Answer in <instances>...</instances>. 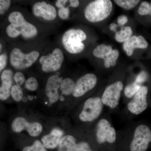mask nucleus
Wrapping results in <instances>:
<instances>
[{
    "instance_id": "nucleus-39",
    "label": "nucleus",
    "mask_w": 151,
    "mask_h": 151,
    "mask_svg": "<svg viewBox=\"0 0 151 151\" xmlns=\"http://www.w3.org/2000/svg\"><path fill=\"white\" fill-rule=\"evenodd\" d=\"M1 47H2V45H1Z\"/></svg>"
},
{
    "instance_id": "nucleus-11",
    "label": "nucleus",
    "mask_w": 151,
    "mask_h": 151,
    "mask_svg": "<svg viewBox=\"0 0 151 151\" xmlns=\"http://www.w3.org/2000/svg\"><path fill=\"white\" fill-rule=\"evenodd\" d=\"M148 87L143 85L127 105V108L130 113L134 115H140L148 107Z\"/></svg>"
},
{
    "instance_id": "nucleus-7",
    "label": "nucleus",
    "mask_w": 151,
    "mask_h": 151,
    "mask_svg": "<svg viewBox=\"0 0 151 151\" xmlns=\"http://www.w3.org/2000/svg\"><path fill=\"white\" fill-rule=\"evenodd\" d=\"M39 55V52L36 50L25 54L19 49L14 48L10 54V62L12 66L15 69H25L31 66Z\"/></svg>"
},
{
    "instance_id": "nucleus-33",
    "label": "nucleus",
    "mask_w": 151,
    "mask_h": 151,
    "mask_svg": "<svg viewBox=\"0 0 151 151\" xmlns=\"http://www.w3.org/2000/svg\"><path fill=\"white\" fill-rule=\"evenodd\" d=\"M7 62V55L5 53H3L0 55V71L1 72L4 69Z\"/></svg>"
},
{
    "instance_id": "nucleus-27",
    "label": "nucleus",
    "mask_w": 151,
    "mask_h": 151,
    "mask_svg": "<svg viewBox=\"0 0 151 151\" xmlns=\"http://www.w3.org/2000/svg\"><path fill=\"white\" fill-rule=\"evenodd\" d=\"M38 86V82L35 77H29L25 83V88L30 91H35L37 89Z\"/></svg>"
},
{
    "instance_id": "nucleus-16",
    "label": "nucleus",
    "mask_w": 151,
    "mask_h": 151,
    "mask_svg": "<svg viewBox=\"0 0 151 151\" xmlns=\"http://www.w3.org/2000/svg\"><path fill=\"white\" fill-rule=\"evenodd\" d=\"M14 76L13 72L11 69H5L2 72L0 86V99L1 101H5L11 96Z\"/></svg>"
},
{
    "instance_id": "nucleus-22",
    "label": "nucleus",
    "mask_w": 151,
    "mask_h": 151,
    "mask_svg": "<svg viewBox=\"0 0 151 151\" xmlns=\"http://www.w3.org/2000/svg\"><path fill=\"white\" fill-rule=\"evenodd\" d=\"M142 86L135 81L129 84L124 88V93L125 96L128 99L133 98Z\"/></svg>"
},
{
    "instance_id": "nucleus-23",
    "label": "nucleus",
    "mask_w": 151,
    "mask_h": 151,
    "mask_svg": "<svg viewBox=\"0 0 151 151\" xmlns=\"http://www.w3.org/2000/svg\"><path fill=\"white\" fill-rule=\"evenodd\" d=\"M119 52L117 50L113 49L111 54L106 58L103 59L105 67L109 68L111 66L116 65V60L119 58Z\"/></svg>"
},
{
    "instance_id": "nucleus-31",
    "label": "nucleus",
    "mask_w": 151,
    "mask_h": 151,
    "mask_svg": "<svg viewBox=\"0 0 151 151\" xmlns=\"http://www.w3.org/2000/svg\"><path fill=\"white\" fill-rule=\"evenodd\" d=\"M148 78V74L145 71H141L136 77L135 81L138 84L142 85L143 83L147 81Z\"/></svg>"
},
{
    "instance_id": "nucleus-8",
    "label": "nucleus",
    "mask_w": 151,
    "mask_h": 151,
    "mask_svg": "<svg viewBox=\"0 0 151 151\" xmlns=\"http://www.w3.org/2000/svg\"><path fill=\"white\" fill-rule=\"evenodd\" d=\"M124 84L121 81H117L109 84L106 87L101 96V100L104 106L111 110H115L118 107Z\"/></svg>"
},
{
    "instance_id": "nucleus-38",
    "label": "nucleus",
    "mask_w": 151,
    "mask_h": 151,
    "mask_svg": "<svg viewBox=\"0 0 151 151\" xmlns=\"http://www.w3.org/2000/svg\"><path fill=\"white\" fill-rule=\"evenodd\" d=\"M150 15H151V4H150Z\"/></svg>"
},
{
    "instance_id": "nucleus-6",
    "label": "nucleus",
    "mask_w": 151,
    "mask_h": 151,
    "mask_svg": "<svg viewBox=\"0 0 151 151\" xmlns=\"http://www.w3.org/2000/svg\"><path fill=\"white\" fill-rule=\"evenodd\" d=\"M151 145V127L141 124L135 128L130 143L131 151H147Z\"/></svg>"
},
{
    "instance_id": "nucleus-2",
    "label": "nucleus",
    "mask_w": 151,
    "mask_h": 151,
    "mask_svg": "<svg viewBox=\"0 0 151 151\" xmlns=\"http://www.w3.org/2000/svg\"><path fill=\"white\" fill-rule=\"evenodd\" d=\"M104 105L101 97H89L83 103L78 119L81 123L91 124L98 121L103 113Z\"/></svg>"
},
{
    "instance_id": "nucleus-12",
    "label": "nucleus",
    "mask_w": 151,
    "mask_h": 151,
    "mask_svg": "<svg viewBox=\"0 0 151 151\" xmlns=\"http://www.w3.org/2000/svg\"><path fill=\"white\" fill-rule=\"evenodd\" d=\"M11 128L15 133L27 131L31 137H33L39 136L43 131V126L39 122H29L25 118L21 116L14 119L11 124Z\"/></svg>"
},
{
    "instance_id": "nucleus-14",
    "label": "nucleus",
    "mask_w": 151,
    "mask_h": 151,
    "mask_svg": "<svg viewBox=\"0 0 151 151\" xmlns=\"http://www.w3.org/2000/svg\"><path fill=\"white\" fill-rule=\"evenodd\" d=\"M63 78L57 75L51 76L47 79L45 86V94L50 105L57 103L60 99L59 90Z\"/></svg>"
},
{
    "instance_id": "nucleus-19",
    "label": "nucleus",
    "mask_w": 151,
    "mask_h": 151,
    "mask_svg": "<svg viewBox=\"0 0 151 151\" xmlns=\"http://www.w3.org/2000/svg\"><path fill=\"white\" fill-rule=\"evenodd\" d=\"M75 85L76 82L72 78H66L63 79L60 88L61 92L60 99L62 97V95L68 96L72 95Z\"/></svg>"
},
{
    "instance_id": "nucleus-5",
    "label": "nucleus",
    "mask_w": 151,
    "mask_h": 151,
    "mask_svg": "<svg viewBox=\"0 0 151 151\" xmlns=\"http://www.w3.org/2000/svg\"><path fill=\"white\" fill-rule=\"evenodd\" d=\"M87 37L82 29H70L62 36V43L65 50L71 54H76L83 51L85 48L83 41Z\"/></svg>"
},
{
    "instance_id": "nucleus-30",
    "label": "nucleus",
    "mask_w": 151,
    "mask_h": 151,
    "mask_svg": "<svg viewBox=\"0 0 151 151\" xmlns=\"http://www.w3.org/2000/svg\"><path fill=\"white\" fill-rule=\"evenodd\" d=\"M14 79L16 84L20 86L22 85L26 81L24 74L21 72H17L14 74Z\"/></svg>"
},
{
    "instance_id": "nucleus-32",
    "label": "nucleus",
    "mask_w": 151,
    "mask_h": 151,
    "mask_svg": "<svg viewBox=\"0 0 151 151\" xmlns=\"http://www.w3.org/2000/svg\"><path fill=\"white\" fill-rule=\"evenodd\" d=\"M58 16L62 19H66L68 18L70 15V10L68 7H64L59 9L58 11Z\"/></svg>"
},
{
    "instance_id": "nucleus-13",
    "label": "nucleus",
    "mask_w": 151,
    "mask_h": 151,
    "mask_svg": "<svg viewBox=\"0 0 151 151\" xmlns=\"http://www.w3.org/2000/svg\"><path fill=\"white\" fill-rule=\"evenodd\" d=\"M97 81V76L94 73H88L82 76L76 82L72 96L77 99L83 97L94 89L96 86Z\"/></svg>"
},
{
    "instance_id": "nucleus-29",
    "label": "nucleus",
    "mask_w": 151,
    "mask_h": 151,
    "mask_svg": "<svg viewBox=\"0 0 151 151\" xmlns=\"http://www.w3.org/2000/svg\"><path fill=\"white\" fill-rule=\"evenodd\" d=\"M11 1L10 0H1L0 1V14H4L9 9L11 5Z\"/></svg>"
},
{
    "instance_id": "nucleus-35",
    "label": "nucleus",
    "mask_w": 151,
    "mask_h": 151,
    "mask_svg": "<svg viewBox=\"0 0 151 151\" xmlns=\"http://www.w3.org/2000/svg\"><path fill=\"white\" fill-rule=\"evenodd\" d=\"M68 1H66V0H58L55 2V6L58 8H62L65 7V5Z\"/></svg>"
},
{
    "instance_id": "nucleus-1",
    "label": "nucleus",
    "mask_w": 151,
    "mask_h": 151,
    "mask_svg": "<svg viewBox=\"0 0 151 151\" xmlns=\"http://www.w3.org/2000/svg\"><path fill=\"white\" fill-rule=\"evenodd\" d=\"M8 19L10 24L6 28V32L9 37L14 38L21 35L24 38L30 39L37 35V28L27 21L20 12H12Z\"/></svg>"
},
{
    "instance_id": "nucleus-34",
    "label": "nucleus",
    "mask_w": 151,
    "mask_h": 151,
    "mask_svg": "<svg viewBox=\"0 0 151 151\" xmlns=\"http://www.w3.org/2000/svg\"><path fill=\"white\" fill-rule=\"evenodd\" d=\"M128 21V17L124 15L120 16L118 18V19H117L118 24L120 26L124 25L126 23H127Z\"/></svg>"
},
{
    "instance_id": "nucleus-37",
    "label": "nucleus",
    "mask_w": 151,
    "mask_h": 151,
    "mask_svg": "<svg viewBox=\"0 0 151 151\" xmlns=\"http://www.w3.org/2000/svg\"><path fill=\"white\" fill-rule=\"evenodd\" d=\"M118 25L114 23H112L109 26V29L111 30V31L115 32H116V30H117V27H118Z\"/></svg>"
},
{
    "instance_id": "nucleus-25",
    "label": "nucleus",
    "mask_w": 151,
    "mask_h": 151,
    "mask_svg": "<svg viewBox=\"0 0 151 151\" xmlns=\"http://www.w3.org/2000/svg\"><path fill=\"white\" fill-rule=\"evenodd\" d=\"M11 96L15 102H20L23 97V92L21 86L16 84L14 85L11 89Z\"/></svg>"
},
{
    "instance_id": "nucleus-20",
    "label": "nucleus",
    "mask_w": 151,
    "mask_h": 151,
    "mask_svg": "<svg viewBox=\"0 0 151 151\" xmlns=\"http://www.w3.org/2000/svg\"><path fill=\"white\" fill-rule=\"evenodd\" d=\"M113 50L111 45L101 44L98 45L93 50V54L97 58L104 59L111 54Z\"/></svg>"
},
{
    "instance_id": "nucleus-17",
    "label": "nucleus",
    "mask_w": 151,
    "mask_h": 151,
    "mask_svg": "<svg viewBox=\"0 0 151 151\" xmlns=\"http://www.w3.org/2000/svg\"><path fill=\"white\" fill-rule=\"evenodd\" d=\"M64 134L63 130L58 127H55L48 134L44 135L41 138V141L47 149H54L58 147Z\"/></svg>"
},
{
    "instance_id": "nucleus-24",
    "label": "nucleus",
    "mask_w": 151,
    "mask_h": 151,
    "mask_svg": "<svg viewBox=\"0 0 151 151\" xmlns=\"http://www.w3.org/2000/svg\"><path fill=\"white\" fill-rule=\"evenodd\" d=\"M117 5L126 10L134 8L139 3V0H115Z\"/></svg>"
},
{
    "instance_id": "nucleus-21",
    "label": "nucleus",
    "mask_w": 151,
    "mask_h": 151,
    "mask_svg": "<svg viewBox=\"0 0 151 151\" xmlns=\"http://www.w3.org/2000/svg\"><path fill=\"white\" fill-rule=\"evenodd\" d=\"M133 31L131 27L127 26L122 28L121 30L117 31L115 34V39L119 42H124L132 37Z\"/></svg>"
},
{
    "instance_id": "nucleus-36",
    "label": "nucleus",
    "mask_w": 151,
    "mask_h": 151,
    "mask_svg": "<svg viewBox=\"0 0 151 151\" xmlns=\"http://www.w3.org/2000/svg\"><path fill=\"white\" fill-rule=\"evenodd\" d=\"M69 2L70 3L69 6L73 8L77 7L79 5V2L78 0H70Z\"/></svg>"
},
{
    "instance_id": "nucleus-3",
    "label": "nucleus",
    "mask_w": 151,
    "mask_h": 151,
    "mask_svg": "<svg viewBox=\"0 0 151 151\" xmlns=\"http://www.w3.org/2000/svg\"><path fill=\"white\" fill-rule=\"evenodd\" d=\"M93 137L100 145H113L117 140V132L110 120L103 117L99 119L95 124Z\"/></svg>"
},
{
    "instance_id": "nucleus-18",
    "label": "nucleus",
    "mask_w": 151,
    "mask_h": 151,
    "mask_svg": "<svg viewBox=\"0 0 151 151\" xmlns=\"http://www.w3.org/2000/svg\"><path fill=\"white\" fill-rule=\"evenodd\" d=\"M148 46L147 42L142 36H132L123 44V48L127 55H132L134 50L136 48L145 49Z\"/></svg>"
},
{
    "instance_id": "nucleus-15",
    "label": "nucleus",
    "mask_w": 151,
    "mask_h": 151,
    "mask_svg": "<svg viewBox=\"0 0 151 151\" xmlns=\"http://www.w3.org/2000/svg\"><path fill=\"white\" fill-rule=\"evenodd\" d=\"M32 13L35 17H42L47 21H52L56 18V10L54 6L45 2H38L33 6Z\"/></svg>"
},
{
    "instance_id": "nucleus-26",
    "label": "nucleus",
    "mask_w": 151,
    "mask_h": 151,
    "mask_svg": "<svg viewBox=\"0 0 151 151\" xmlns=\"http://www.w3.org/2000/svg\"><path fill=\"white\" fill-rule=\"evenodd\" d=\"M22 151H47V149L44 146L41 141L36 140L31 145L24 147Z\"/></svg>"
},
{
    "instance_id": "nucleus-10",
    "label": "nucleus",
    "mask_w": 151,
    "mask_h": 151,
    "mask_svg": "<svg viewBox=\"0 0 151 151\" xmlns=\"http://www.w3.org/2000/svg\"><path fill=\"white\" fill-rule=\"evenodd\" d=\"M64 60V55L62 50L56 48L53 50L51 53L41 57L39 62L43 72L50 73L59 70Z\"/></svg>"
},
{
    "instance_id": "nucleus-4",
    "label": "nucleus",
    "mask_w": 151,
    "mask_h": 151,
    "mask_svg": "<svg viewBox=\"0 0 151 151\" xmlns=\"http://www.w3.org/2000/svg\"><path fill=\"white\" fill-rule=\"evenodd\" d=\"M113 9L110 0H96L88 4L84 10V16L88 21L97 22L107 18Z\"/></svg>"
},
{
    "instance_id": "nucleus-9",
    "label": "nucleus",
    "mask_w": 151,
    "mask_h": 151,
    "mask_svg": "<svg viewBox=\"0 0 151 151\" xmlns=\"http://www.w3.org/2000/svg\"><path fill=\"white\" fill-rule=\"evenodd\" d=\"M79 137L73 134L64 135L58 147V151H93L89 143Z\"/></svg>"
},
{
    "instance_id": "nucleus-28",
    "label": "nucleus",
    "mask_w": 151,
    "mask_h": 151,
    "mask_svg": "<svg viewBox=\"0 0 151 151\" xmlns=\"http://www.w3.org/2000/svg\"><path fill=\"white\" fill-rule=\"evenodd\" d=\"M150 6L148 2L144 1L141 3L138 9V13L140 15L144 16L150 15Z\"/></svg>"
}]
</instances>
